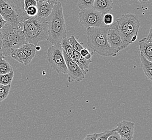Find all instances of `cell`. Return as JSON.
<instances>
[{"label":"cell","instance_id":"obj_12","mask_svg":"<svg viewBox=\"0 0 152 140\" xmlns=\"http://www.w3.org/2000/svg\"><path fill=\"white\" fill-rule=\"evenodd\" d=\"M134 123L131 121L123 120L117 124L116 131L120 137L128 140H132L134 133Z\"/></svg>","mask_w":152,"mask_h":140},{"label":"cell","instance_id":"obj_3","mask_svg":"<svg viewBox=\"0 0 152 140\" xmlns=\"http://www.w3.org/2000/svg\"><path fill=\"white\" fill-rule=\"evenodd\" d=\"M22 31L26 43L37 46L40 42L48 41L47 18L37 16L30 17L23 23Z\"/></svg>","mask_w":152,"mask_h":140},{"label":"cell","instance_id":"obj_1","mask_svg":"<svg viewBox=\"0 0 152 140\" xmlns=\"http://www.w3.org/2000/svg\"><path fill=\"white\" fill-rule=\"evenodd\" d=\"M48 22V41L53 45H59L63 39L67 37L63 7L61 2L53 6L50 15L46 18Z\"/></svg>","mask_w":152,"mask_h":140},{"label":"cell","instance_id":"obj_11","mask_svg":"<svg viewBox=\"0 0 152 140\" xmlns=\"http://www.w3.org/2000/svg\"><path fill=\"white\" fill-rule=\"evenodd\" d=\"M140 55L148 61H152V29L149 30V34L146 38L141 39L139 42Z\"/></svg>","mask_w":152,"mask_h":140},{"label":"cell","instance_id":"obj_16","mask_svg":"<svg viewBox=\"0 0 152 140\" xmlns=\"http://www.w3.org/2000/svg\"><path fill=\"white\" fill-rule=\"evenodd\" d=\"M74 61L78 65L81 70L85 71L86 73L88 72L89 65L92 63V61L90 60H88L83 58L79 52L75 51H74Z\"/></svg>","mask_w":152,"mask_h":140},{"label":"cell","instance_id":"obj_28","mask_svg":"<svg viewBox=\"0 0 152 140\" xmlns=\"http://www.w3.org/2000/svg\"><path fill=\"white\" fill-rule=\"evenodd\" d=\"M26 15L29 17H34L37 15V9L36 6H31L28 8L26 10Z\"/></svg>","mask_w":152,"mask_h":140},{"label":"cell","instance_id":"obj_5","mask_svg":"<svg viewBox=\"0 0 152 140\" xmlns=\"http://www.w3.org/2000/svg\"><path fill=\"white\" fill-rule=\"evenodd\" d=\"M22 30L23 26H12L8 22L1 29L2 35L1 49L4 57L10 55L12 49L20 48L26 43Z\"/></svg>","mask_w":152,"mask_h":140},{"label":"cell","instance_id":"obj_31","mask_svg":"<svg viewBox=\"0 0 152 140\" xmlns=\"http://www.w3.org/2000/svg\"><path fill=\"white\" fill-rule=\"evenodd\" d=\"M98 133H94L92 134H88L83 140H96L98 137Z\"/></svg>","mask_w":152,"mask_h":140},{"label":"cell","instance_id":"obj_13","mask_svg":"<svg viewBox=\"0 0 152 140\" xmlns=\"http://www.w3.org/2000/svg\"><path fill=\"white\" fill-rule=\"evenodd\" d=\"M113 6V0H94L93 9L105 15L109 13Z\"/></svg>","mask_w":152,"mask_h":140},{"label":"cell","instance_id":"obj_34","mask_svg":"<svg viewBox=\"0 0 152 140\" xmlns=\"http://www.w3.org/2000/svg\"><path fill=\"white\" fill-rule=\"evenodd\" d=\"M4 57H3V55H2V49H1V46L0 45V59L4 58Z\"/></svg>","mask_w":152,"mask_h":140},{"label":"cell","instance_id":"obj_25","mask_svg":"<svg viewBox=\"0 0 152 140\" xmlns=\"http://www.w3.org/2000/svg\"><path fill=\"white\" fill-rule=\"evenodd\" d=\"M114 131L115 129L112 130H107L102 133H98L96 140H107L108 137L114 132Z\"/></svg>","mask_w":152,"mask_h":140},{"label":"cell","instance_id":"obj_19","mask_svg":"<svg viewBox=\"0 0 152 140\" xmlns=\"http://www.w3.org/2000/svg\"><path fill=\"white\" fill-rule=\"evenodd\" d=\"M61 48L66 53V54L68 55V57L71 59L74 60V50L72 47L71 46L70 44L69 43V41L68 40V38H64L62 39L61 43Z\"/></svg>","mask_w":152,"mask_h":140},{"label":"cell","instance_id":"obj_33","mask_svg":"<svg viewBox=\"0 0 152 140\" xmlns=\"http://www.w3.org/2000/svg\"><path fill=\"white\" fill-rule=\"evenodd\" d=\"M7 22L4 20L3 17L2 16V15L0 14V29H1L5 24H6Z\"/></svg>","mask_w":152,"mask_h":140},{"label":"cell","instance_id":"obj_24","mask_svg":"<svg viewBox=\"0 0 152 140\" xmlns=\"http://www.w3.org/2000/svg\"><path fill=\"white\" fill-rule=\"evenodd\" d=\"M11 85H3L0 84V102L6 99L9 95Z\"/></svg>","mask_w":152,"mask_h":140},{"label":"cell","instance_id":"obj_23","mask_svg":"<svg viewBox=\"0 0 152 140\" xmlns=\"http://www.w3.org/2000/svg\"><path fill=\"white\" fill-rule=\"evenodd\" d=\"M68 40L69 41L71 46L72 47L74 51H76L79 52L82 49L84 48L83 43H79L73 35H72L70 37L68 38Z\"/></svg>","mask_w":152,"mask_h":140},{"label":"cell","instance_id":"obj_10","mask_svg":"<svg viewBox=\"0 0 152 140\" xmlns=\"http://www.w3.org/2000/svg\"><path fill=\"white\" fill-rule=\"evenodd\" d=\"M107 39L110 47L112 49L118 51L124 49L119 30L115 22L108 28L107 32Z\"/></svg>","mask_w":152,"mask_h":140},{"label":"cell","instance_id":"obj_37","mask_svg":"<svg viewBox=\"0 0 152 140\" xmlns=\"http://www.w3.org/2000/svg\"><path fill=\"white\" fill-rule=\"evenodd\" d=\"M36 51H39V50H41V47L37 45V46L36 47Z\"/></svg>","mask_w":152,"mask_h":140},{"label":"cell","instance_id":"obj_30","mask_svg":"<svg viewBox=\"0 0 152 140\" xmlns=\"http://www.w3.org/2000/svg\"><path fill=\"white\" fill-rule=\"evenodd\" d=\"M120 135L115 129L114 132L108 137L107 140H120Z\"/></svg>","mask_w":152,"mask_h":140},{"label":"cell","instance_id":"obj_27","mask_svg":"<svg viewBox=\"0 0 152 140\" xmlns=\"http://www.w3.org/2000/svg\"><path fill=\"white\" fill-rule=\"evenodd\" d=\"M79 53L83 58H84L86 59H88V60H90L93 55V54H94V52H92L85 47L83 48Z\"/></svg>","mask_w":152,"mask_h":140},{"label":"cell","instance_id":"obj_20","mask_svg":"<svg viewBox=\"0 0 152 140\" xmlns=\"http://www.w3.org/2000/svg\"><path fill=\"white\" fill-rule=\"evenodd\" d=\"M13 71L12 67L5 59H0V75H3Z\"/></svg>","mask_w":152,"mask_h":140},{"label":"cell","instance_id":"obj_2","mask_svg":"<svg viewBox=\"0 0 152 140\" xmlns=\"http://www.w3.org/2000/svg\"><path fill=\"white\" fill-rule=\"evenodd\" d=\"M110 26L87 28L88 47L102 57H115L119 51L110 47L107 39V32Z\"/></svg>","mask_w":152,"mask_h":140},{"label":"cell","instance_id":"obj_4","mask_svg":"<svg viewBox=\"0 0 152 140\" xmlns=\"http://www.w3.org/2000/svg\"><path fill=\"white\" fill-rule=\"evenodd\" d=\"M0 14L7 22L15 26H23L30 18L25 11L24 0H0Z\"/></svg>","mask_w":152,"mask_h":140},{"label":"cell","instance_id":"obj_14","mask_svg":"<svg viewBox=\"0 0 152 140\" xmlns=\"http://www.w3.org/2000/svg\"><path fill=\"white\" fill-rule=\"evenodd\" d=\"M36 7L37 9L36 16L39 18H47L51 13L53 6L50 3L38 1L37 2Z\"/></svg>","mask_w":152,"mask_h":140},{"label":"cell","instance_id":"obj_26","mask_svg":"<svg viewBox=\"0 0 152 140\" xmlns=\"http://www.w3.org/2000/svg\"><path fill=\"white\" fill-rule=\"evenodd\" d=\"M103 22L106 26H110L114 22V17L111 14L107 13L103 16Z\"/></svg>","mask_w":152,"mask_h":140},{"label":"cell","instance_id":"obj_29","mask_svg":"<svg viewBox=\"0 0 152 140\" xmlns=\"http://www.w3.org/2000/svg\"><path fill=\"white\" fill-rule=\"evenodd\" d=\"M37 1L35 0H24V9L25 11L28 8L31 6H36Z\"/></svg>","mask_w":152,"mask_h":140},{"label":"cell","instance_id":"obj_18","mask_svg":"<svg viewBox=\"0 0 152 140\" xmlns=\"http://www.w3.org/2000/svg\"><path fill=\"white\" fill-rule=\"evenodd\" d=\"M36 46L34 44L26 43L20 47L22 50L23 51L25 55L28 57V58L31 61H32L35 55L36 51Z\"/></svg>","mask_w":152,"mask_h":140},{"label":"cell","instance_id":"obj_9","mask_svg":"<svg viewBox=\"0 0 152 140\" xmlns=\"http://www.w3.org/2000/svg\"><path fill=\"white\" fill-rule=\"evenodd\" d=\"M66 66L67 67V81L69 82H81L84 79L86 72L80 69L76 61L68 57L66 53L63 50Z\"/></svg>","mask_w":152,"mask_h":140},{"label":"cell","instance_id":"obj_8","mask_svg":"<svg viewBox=\"0 0 152 140\" xmlns=\"http://www.w3.org/2000/svg\"><path fill=\"white\" fill-rule=\"evenodd\" d=\"M78 15L79 22L86 29L106 26L103 22L104 15L93 8L81 10Z\"/></svg>","mask_w":152,"mask_h":140},{"label":"cell","instance_id":"obj_38","mask_svg":"<svg viewBox=\"0 0 152 140\" xmlns=\"http://www.w3.org/2000/svg\"><path fill=\"white\" fill-rule=\"evenodd\" d=\"M120 140H128L125 138H123V137H120Z\"/></svg>","mask_w":152,"mask_h":140},{"label":"cell","instance_id":"obj_15","mask_svg":"<svg viewBox=\"0 0 152 140\" xmlns=\"http://www.w3.org/2000/svg\"><path fill=\"white\" fill-rule=\"evenodd\" d=\"M10 56L12 58L18 63L23 64L24 65H27L31 63V61L28 58L23 51L22 50L21 48H18L15 49H12L10 51Z\"/></svg>","mask_w":152,"mask_h":140},{"label":"cell","instance_id":"obj_40","mask_svg":"<svg viewBox=\"0 0 152 140\" xmlns=\"http://www.w3.org/2000/svg\"><path fill=\"white\" fill-rule=\"evenodd\" d=\"M136 1H140V0H136Z\"/></svg>","mask_w":152,"mask_h":140},{"label":"cell","instance_id":"obj_32","mask_svg":"<svg viewBox=\"0 0 152 140\" xmlns=\"http://www.w3.org/2000/svg\"><path fill=\"white\" fill-rule=\"evenodd\" d=\"M39 2H44L47 3H50L51 4H53L54 6L56 3L58 2V0H39Z\"/></svg>","mask_w":152,"mask_h":140},{"label":"cell","instance_id":"obj_36","mask_svg":"<svg viewBox=\"0 0 152 140\" xmlns=\"http://www.w3.org/2000/svg\"><path fill=\"white\" fill-rule=\"evenodd\" d=\"M149 1V0H140L139 2H141V3H145L147 2H148Z\"/></svg>","mask_w":152,"mask_h":140},{"label":"cell","instance_id":"obj_35","mask_svg":"<svg viewBox=\"0 0 152 140\" xmlns=\"http://www.w3.org/2000/svg\"><path fill=\"white\" fill-rule=\"evenodd\" d=\"M2 33H1V29H0V45L1 46L2 45Z\"/></svg>","mask_w":152,"mask_h":140},{"label":"cell","instance_id":"obj_39","mask_svg":"<svg viewBox=\"0 0 152 140\" xmlns=\"http://www.w3.org/2000/svg\"><path fill=\"white\" fill-rule=\"evenodd\" d=\"M35 1H36L37 2H38V1H39V0H35Z\"/></svg>","mask_w":152,"mask_h":140},{"label":"cell","instance_id":"obj_17","mask_svg":"<svg viewBox=\"0 0 152 140\" xmlns=\"http://www.w3.org/2000/svg\"><path fill=\"white\" fill-rule=\"evenodd\" d=\"M140 59L141 67L143 71L147 78L149 80H152V62L148 61L143 56L139 54Z\"/></svg>","mask_w":152,"mask_h":140},{"label":"cell","instance_id":"obj_21","mask_svg":"<svg viewBox=\"0 0 152 140\" xmlns=\"http://www.w3.org/2000/svg\"><path fill=\"white\" fill-rule=\"evenodd\" d=\"M14 73L12 71L10 73L3 75H0V84L3 85H11L12 79L14 78Z\"/></svg>","mask_w":152,"mask_h":140},{"label":"cell","instance_id":"obj_22","mask_svg":"<svg viewBox=\"0 0 152 140\" xmlns=\"http://www.w3.org/2000/svg\"><path fill=\"white\" fill-rule=\"evenodd\" d=\"M94 0H78V7L81 10L92 9L94 7Z\"/></svg>","mask_w":152,"mask_h":140},{"label":"cell","instance_id":"obj_7","mask_svg":"<svg viewBox=\"0 0 152 140\" xmlns=\"http://www.w3.org/2000/svg\"><path fill=\"white\" fill-rule=\"evenodd\" d=\"M47 59L53 70L58 73L67 74V67L61 44L53 45L49 47L47 51Z\"/></svg>","mask_w":152,"mask_h":140},{"label":"cell","instance_id":"obj_6","mask_svg":"<svg viewBox=\"0 0 152 140\" xmlns=\"http://www.w3.org/2000/svg\"><path fill=\"white\" fill-rule=\"evenodd\" d=\"M117 23L123 42L124 49L137 40L140 22L137 15L132 14H123L118 18Z\"/></svg>","mask_w":152,"mask_h":140}]
</instances>
